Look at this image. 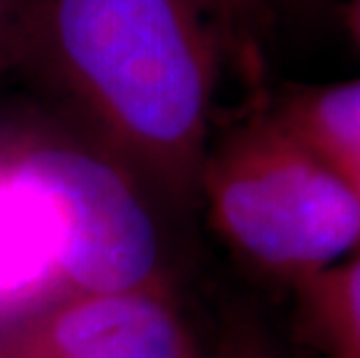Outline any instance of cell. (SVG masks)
<instances>
[{
	"instance_id": "6da1fadb",
	"label": "cell",
	"mask_w": 360,
	"mask_h": 358,
	"mask_svg": "<svg viewBox=\"0 0 360 358\" xmlns=\"http://www.w3.org/2000/svg\"><path fill=\"white\" fill-rule=\"evenodd\" d=\"M226 49L210 0H37L24 58L51 75L96 142L142 184L188 200Z\"/></svg>"
},
{
	"instance_id": "7a4b0ae2",
	"label": "cell",
	"mask_w": 360,
	"mask_h": 358,
	"mask_svg": "<svg viewBox=\"0 0 360 358\" xmlns=\"http://www.w3.org/2000/svg\"><path fill=\"white\" fill-rule=\"evenodd\" d=\"M198 193L228 245L274 275L304 281L360 249L356 196L274 112L207 151Z\"/></svg>"
},
{
	"instance_id": "3957f363",
	"label": "cell",
	"mask_w": 360,
	"mask_h": 358,
	"mask_svg": "<svg viewBox=\"0 0 360 358\" xmlns=\"http://www.w3.org/2000/svg\"><path fill=\"white\" fill-rule=\"evenodd\" d=\"M0 358H200L167 281L68 293L0 328Z\"/></svg>"
},
{
	"instance_id": "277c9868",
	"label": "cell",
	"mask_w": 360,
	"mask_h": 358,
	"mask_svg": "<svg viewBox=\"0 0 360 358\" xmlns=\"http://www.w3.org/2000/svg\"><path fill=\"white\" fill-rule=\"evenodd\" d=\"M274 117L330 167L360 205V79L295 91Z\"/></svg>"
},
{
	"instance_id": "5b68a950",
	"label": "cell",
	"mask_w": 360,
	"mask_h": 358,
	"mask_svg": "<svg viewBox=\"0 0 360 358\" xmlns=\"http://www.w3.org/2000/svg\"><path fill=\"white\" fill-rule=\"evenodd\" d=\"M300 284L307 317L330 358H360V249Z\"/></svg>"
},
{
	"instance_id": "8992f818",
	"label": "cell",
	"mask_w": 360,
	"mask_h": 358,
	"mask_svg": "<svg viewBox=\"0 0 360 358\" xmlns=\"http://www.w3.org/2000/svg\"><path fill=\"white\" fill-rule=\"evenodd\" d=\"M37 0H0V75L24 60Z\"/></svg>"
},
{
	"instance_id": "52a82bcc",
	"label": "cell",
	"mask_w": 360,
	"mask_h": 358,
	"mask_svg": "<svg viewBox=\"0 0 360 358\" xmlns=\"http://www.w3.org/2000/svg\"><path fill=\"white\" fill-rule=\"evenodd\" d=\"M210 5H212V10L217 12L228 40L233 44V49H237L242 54L251 44L249 28L256 19L260 0H210Z\"/></svg>"
},
{
	"instance_id": "ba28073f",
	"label": "cell",
	"mask_w": 360,
	"mask_h": 358,
	"mask_svg": "<svg viewBox=\"0 0 360 358\" xmlns=\"http://www.w3.org/2000/svg\"><path fill=\"white\" fill-rule=\"evenodd\" d=\"M349 21H351V28H354V35L360 44V0H354V7H351V14H349Z\"/></svg>"
}]
</instances>
